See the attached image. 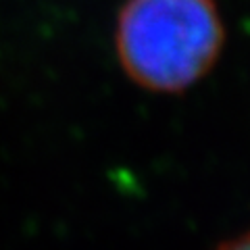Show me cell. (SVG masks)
<instances>
[{
    "label": "cell",
    "mask_w": 250,
    "mask_h": 250,
    "mask_svg": "<svg viewBox=\"0 0 250 250\" xmlns=\"http://www.w3.org/2000/svg\"><path fill=\"white\" fill-rule=\"evenodd\" d=\"M215 250H250V231L242 233L238 238H231L228 242H223L221 246H217Z\"/></svg>",
    "instance_id": "obj_2"
},
{
    "label": "cell",
    "mask_w": 250,
    "mask_h": 250,
    "mask_svg": "<svg viewBox=\"0 0 250 250\" xmlns=\"http://www.w3.org/2000/svg\"><path fill=\"white\" fill-rule=\"evenodd\" d=\"M223 40L215 0H127L115 31L117 57L129 80L163 94L202 80Z\"/></svg>",
    "instance_id": "obj_1"
}]
</instances>
